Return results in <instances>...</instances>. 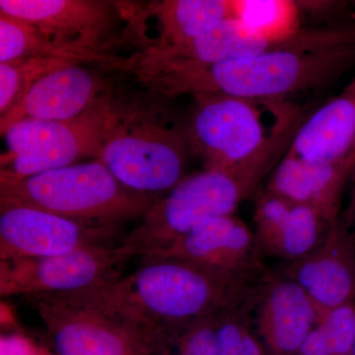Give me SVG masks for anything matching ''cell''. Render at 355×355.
<instances>
[{"instance_id":"6da1fadb","label":"cell","mask_w":355,"mask_h":355,"mask_svg":"<svg viewBox=\"0 0 355 355\" xmlns=\"http://www.w3.org/2000/svg\"><path fill=\"white\" fill-rule=\"evenodd\" d=\"M355 67V31L345 22L301 29L260 55L216 64L137 60L130 69L164 95L223 94L257 102L321 87Z\"/></svg>"},{"instance_id":"7a4b0ae2","label":"cell","mask_w":355,"mask_h":355,"mask_svg":"<svg viewBox=\"0 0 355 355\" xmlns=\"http://www.w3.org/2000/svg\"><path fill=\"white\" fill-rule=\"evenodd\" d=\"M253 287L189 261L153 258L108 284L55 295L112 318L156 355L191 322L244 304Z\"/></svg>"},{"instance_id":"3957f363","label":"cell","mask_w":355,"mask_h":355,"mask_svg":"<svg viewBox=\"0 0 355 355\" xmlns=\"http://www.w3.org/2000/svg\"><path fill=\"white\" fill-rule=\"evenodd\" d=\"M301 123L295 110L279 109L265 146L253 157L230 169L184 177L121 242L132 247L135 256L147 258L165 251L205 220L233 216L286 155Z\"/></svg>"},{"instance_id":"277c9868","label":"cell","mask_w":355,"mask_h":355,"mask_svg":"<svg viewBox=\"0 0 355 355\" xmlns=\"http://www.w3.org/2000/svg\"><path fill=\"white\" fill-rule=\"evenodd\" d=\"M186 132L153 103L110 97L99 160L125 188L160 198L184 178Z\"/></svg>"},{"instance_id":"5b68a950","label":"cell","mask_w":355,"mask_h":355,"mask_svg":"<svg viewBox=\"0 0 355 355\" xmlns=\"http://www.w3.org/2000/svg\"><path fill=\"white\" fill-rule=\"evenodd\" d=\"M157 200L125 188L99 159L0 180V207H31L90 225L119 227L141 218Z\"/></svg>"},{"instance_id":"8992f818","label":"cell","mask_w":355,"mask_h":355,"mask_svg":"<svg viewBox=\"0 0 355 355\" xmlns=\"http://www.w3.org/2000/svg\"><path fill=\"white\" fill-rule=\"evenodd\" d=\"M0 13L29 23L76 62L123 67L111 50L128 37L130 4L101 0H0Z\"/></svg>"},{"instance_id":"52a82bcc","label":"cell","mask_w":355,"mask_h":355,"mask_svg":"<svg viewBox=\"0 0 355 355\" xmlns=\"http://www.w3.org/2000/svg\"><path fill=\"white\" fill-rule=\"evenodd\" d=\"M111 95L90 113L69 121L27 119L2 133L7 153L1 155L0 180H21L99 159Z\"/></svg>"},{"instance_id":"ba28073f","label":"cell","mask_w":355,"mask_h":355,"mask_svg":"<svg viewBox=\"0 0 355 355\" xmlns=\"http://www.w3.org/2000/svg\"><path fill=\"white\" fill-rule=\"evenodd\" d=\"M125 243L84 248L60 256L0 261V295H55L103 286L123 275L135 258Z\"/></svg>"},{"instance_id":"9c48e42d","label":"cell","mask_w":355,"mask_h":355,"mask_svg":"<svg viewBox=\"0 0 355 355\" xmlns=\"http://www.w3.org/2000/svg\"><path fill=\"white\" fill-rule=\"evenodd\" d=\"M184 128L189 149L202 159L205 170L242 164L265 146L258 102L223 94H200Z\"/></svg>"},{"instance_id":"30bf717a","label":"cell","mask_w":355,"mask_h":355,"mask_svg":"<svg viewBox=\"0 0 355 355\" xmlns=\"http://www.w3.org/2000/svg\"><path fill=\"white\" fill-rule=\"evenodd\" d=\"M123 238L119 227L113 226L90 225L31 207H0V261L113 246Z\"/></svg>"},{"instance_id":"8fae6325","label":"cell","mask_w":355,"mask_h":355,"mask_svg":"<svg viewBox=\"0 0 355 355\" xmlns=\"http://www.w3.org/2000/svg\"><path fill=\"white\" fill-rule=\"evenodd\" d=\"M25 298L38 312L57 355H153L132 331L99 311L57 295Z\"/></svg>"},{"instance_id":"7c38bea8","label":"cell","mask_w":355,"mask_h":355,"mask_svg":"<svg viewBox=\"0 0 355 355\" xmlns=\"http://www.w3.org/2000/svg\"><path fill=\"white\" fill-rule=\"evenodd\" d=\"M153 258L189 261L250 286L266 272L253 231L234 214L205 220L165 251L142 259Z\"/></svg>"},{"instance_id":"4fadbf2b","label":"cell","mask_w":355,"mask_h":355,"mask_svg":"<svg viewBox=\"0 0 355 355\" xmlns=\"http://www.w3.org/2000/svg\"><path fill=\"white\" fill-rule=\"evenodd\" d=\"M280 273L302 287L320 321L329 311L355 303L354 229L338 217L309 254L286 263Z\"/></svg>"},{"instance_id":"5bb4252c","label":"cell","mask_w":355,"mask_h":355,"mask_svg":"<svg viewBox=\"0 0 355 355\" xmlns=\"http://www.w3.org/2000/svg\"><path fill=\"white\" fill-rule=\"evenodd\" d=\"M247 304L254 313V330L270 355H298L320 321L302 287L280 272H266L252 289Z\"/></svg>"},{"instance_id":"9a60e30c","label":"cell","mask_w":355,"mask_h":355,"mask_svg":"<svg viewBox=\"0 0 355 355\" xmlns=\"http://www.w3.org/2000/svg\"><path fill=\"white\" fill-rule=\"evenodd\" d=\"M232 17L231 0H162L130 6L128 37L141 51L153 53L179 48L200 38L222 21Z\"/></svg>"},{"instance_id":"2e32d148","label":"cell","mask_w":355,"mask_h":355,"mask_svg":"<svg viewBox=\"0 0 355 355\" xmlns=\"http://www.w3.org/2000/svg\"><path fill=\"white\" fill-rule=\"evenodd\" d=\"M109 95L106 83L94 71L77 62L65 65L40 79L19 106L0 119L1 135L27 119L73 120L92 112Z\"/></svg>"},{"instance_id":"e0dca14e","label":"cell","mask_w":355,"mask_h":355,"mask_svg":"<svg viewBox=\"0 0 355 355\" xmlns=\"http://www.w3.org/2000/svg\"><path fill=\"white\" fill-rule=\"evenodd\" d=\"M254 235L263 256L295 261L323 239L330 223L315 210L261 191L254 211Z\"/></svg>"},{"instance_id":"ac0fdd59","label":"cell","mask_w":355,"mask_h":355,"mask_svg":"<svg viewBox=\"0 0 355 355\" xmlns=\"http://www.w3.org/2000/svg\"><path fill=\"white\" fill-rule=\"evenodd\" d=\"M355 161L328 162L284 155L272 172L266 190L318 212L328 223L340 217L345 184Z\"/></svg>"},{"instance_id":"d6986e66","label":"cell","mask_w":355,"mask_h":355,"mask_svg":"<svg viewBox=\"0 0 355 355\" xmlns=\"http://www.w3.org/2000/svg\"><path fill=\"white\" fill-rule=\"evenodd\" d=\"M286 155L328 162L355 161V78L302 121Z\"/></svg>"},{"instance_id":"ffe728a7","label":"cell","mask_w":355,"mask_h":355,"mask_svg":"<svg viewBox=\"0 0 355 355\" xmlns=\"http://www.w3.org/2000/svg\"><path fill=\"white\" fill-rule=\"evenodd\" d=\"M272 46L241 21L229 17L191 43L153 53H135L132 58L153 62L216 64L260 55Z\"/></svg>"},{"instance_id":"44dd1931","label":"cell","mask_w":355,"mask_h":355,"mask_svg":"<svg viewBox=\"0 0 355 355\" xmlns=\"http://www.w3.org/2000/svg\"><path fill=\"white\" fill-rule=\"evenodd\" d=\"M232 17L241 21L272 49L301 31V10L292 0H231Z\"/></svg>"},{"instance_id":"7402d4cb","label":"cell","mask_w":355,"mask_h":355,"mask_svg":"<svg viewBox=\"0 0 355 355\" xmlns=\"http://www.w3.org/2000/svg\"><path fill=\"white\" fill-rule=\"evenodd\" d=\"M70 64L76 62L51 58H26L0 64V119L12 113L40 79Z\"/></svg>"},{"instance_id":"603a6c76","label":"cell","mask_w":355,"mask_h":355,"mask_svg":"<svg viewBox=\"0 0 355 355\" xmlns=\"http://www.w3.org/2000/svg\"><path fill=\"white\" fill-rule=\"evenodd\" d=\"M355 340V303L329 311L307 336L298 355H350Z\"/></svg>"},{"instance_id":"cb8c5ba5","label":"cell","mask_w":355,"mask_h":355,"mask_svg":"<svg viewBox=\"0 0 355 355\" xmlns=\"http://www.w3.org/2000/svg\"><path fill=\"white\" fill-rule=\"evenodd\" d=\"M33 58H60L78 62L49 43L29 23L0 13V64Z\"/></svg>"},{"instance_id":"d4e9b609","label":"cell","mask_w":355,"mask_h":355,"mask_svg":"<svg viewBox=\"0 0 355 355\" xmlns=\"http://www.w3.org/2000/svg\"><path fill=\"white\" fill-rule=\"evenodd\" d=\"M218 355H270L254 330L247 301L222 311L217 324Z\"/></svg>"},{"instance_id":"484cf974","label":"cell","mask_w":355,"mask_h":355,"mask_svg":"<svg viewBox=\"0 0 355 355\" xmlns=\"http://www.w3.org/2000/svg\"><path fill=\"white\" fill-rule=\"evenodd\" d=\"M221 312L191 322L172 338L169 345L183 355H218L217 324Z\"/></svg>"},{"instance_id":"4316f807","label":"cell","mask_w":355,"mask_h":355,"mask_svg":"<svg viewBox=\"0 0 355 355\" xmlns=\"http://www.w3.org/2000/svg\"><path fill=\"white\" fill-rule=\"evenodd\" d=\"M44 350L22 335L2 336L0 340V355H42Z\"/></svg>"},{"instance_id":"83f0119b","label":"cell","mask_w":355,"mask_h":355,"mask_svg":"<svg viewBox=\"0 0 355 355\" xmlns=\"http://www.w3.org/2000/svg\"><path fill=\"white\" fill-rule=\"evenodd\" d=\"M350 181H352V193H350L349 205L342 218L349 228L355 230V167Z\"/></svg>"},{"instance_id":"f1b7e54d","label":"cell","mask_w":355,"mask_h":355,"mask_svg":"<svg viewBox=\"0 0 355 355\" xmlns=\"http://www.w3.org/2000/svg\"><path fill=\"white\" fill-rule=\"evenodd\" d=\"M156 355H183L181 352H179L176 349V347H173L172 345H168L167 347H165L164 349L161 350L158 354Z\"/></svg>"},{"instance_id":"f546056e","label":"cell","mask_w":355,"mask_h":355,"mask_svg":"<svg viewBox=\"0 0 355 355\" xmlns=\"http://www.w3.org/2000/svg\"><path fill=\"white\" fill-rule=\"evenodd\" d=\"M42 355H57V354H51V352H49L48 349H44L43 354H42Z\"/></svg>"},{"instance_id":"4dcf8cb0","label":"cell","mask_w":355,"mask_h":355,"mask_svg":"<svg viewBox=\"0 0 355 355\" xmlns=\"http://www.w3.org/2000/svg\"><path fill=\"white\" fill-rule=\"evenodd\" d=\"M350 355H355V340H354V347H352V354H350Z\"/></svg>"}]
</instances>
